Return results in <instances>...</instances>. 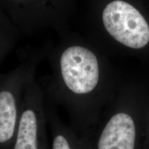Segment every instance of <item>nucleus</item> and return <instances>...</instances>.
Returning a JSON list of instances; mask_svg holds the SVG:
<instances>
[{
  "label": "nucleus",
  "instance_id": "nucleus-4",
  "mask_svg": "<svg viewBox=\"0 0 149 149\" xmlns=\"http://www.w3.org/2000/svg\"><path fill=\"white\" fill-rule=\"evenodd\" d=\"M104 26L115 40L132 48H144L149 42V26L135 7L122 0L109 3L102 13Z\"/></svg>",
  "mask_w": 149,
  "mask_h": 149
},
{
  "label": "nucleus",
  "instance_id": "nucleus-2",
  "mask_svg": "<svg viewBox=\"0 0 149 149\" xmlns=\"http://www.w3.org/2000/svg\"><path fill=\"white\" fill-rule=\"evenodd\" d=\"M55 70L53 86L70 95L83 97L95 89L100 79L98 59L91 50L80 44L66 46L50 58Z\"/></svg>",
  "mask_w": 149,
  "mask_h": 149
},
{
  "label": "nucleus",
  "instance_id": "nucleus-7",
  "mask_svg": "<svg viewBox=\"0 0 149 149\" xmlns=\"http://www.w3.org/2000/svg\"><path fill=\"white\" fill-rule=\"evenodd\" d=\"M45 104L47 122L51 126L52 133H53L51 148L50 149H74L72 144V141L70 140L69 137L59 128L55 117V113L51 106V102L49 99L46 97V95Z\"/></svg>",
  "mask_w": 149,
  "mask_h": 149
},
{
  "label": "nucleus",
  "instance_id": "nucleus-5",
  "mask_svg": "<svg viewBox=\"0 0 149 149\" xmlns=\"http://www.w3.org/2000/svg\"><path fill=\"white\" fill-rule=\"evenodd\" d=\"M136 128L132 117L117 113L111 118L99 138L97 149H135Z\"/></svg>",
  "mask_w": 149,
  "mask_h": 149
},
{
  "label": "nucleus",
  "instance_id": "nucleus-6",
  "mask_svg": "<svg viewBox=\"0 0 149 149\" xmlns=\"http://www.w3.org/2000/svg\"><path fill=\"white\" fill-rule=\"evenodd\" d=\"M19 33L2 11H0V65L17 44Z\"/></svg>",
  "mask_w": 149,
  "mask_h": 149
},
{
  "label": "nucleus",
  "instance_id": "nucleus-3",
  "mask_svg": "<svg viewBox=\"0 0 149 149\" xmlns=\"http://www.w3.org/2000/svg\"><path fill=\"white\" fill-rule=\"evenodd\" d=\"M45 95L35 77L28 85L11 149H50L46 137Z\"/></svg>",
  "mask_w": 149,
  "mask_h": 149
},
{
  "label": "nucleus",
  "instance_id": "nucleus-1",
  "mask_svg": "<svg viewBox=\"0 0 149 149\" xmlns=\"http://www.w3.org/2000/svg\"><path fill=\"white\" fill-rule=\"evenodd\" d=\"M46 53L44 46L30 51L13 70L0 73V149L12 148L26 89Z\"/></svg>",
  "mask_w": 149,
  "mask_h": 149
}]
</instances>
